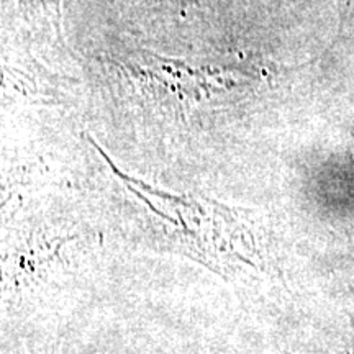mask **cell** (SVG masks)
Wrapping results in <instances>:
<instances>
[{
  "label": "cell",
  "mask_w": 354,
  "mask_h": 354,
  "mask_svg": "<svg viewBox=\"0 0 354 354\" xmlns=\"http://www.w3.org/2000/svg\"><path fill=\"white\" fill-rule=\"evenodd\" d=\"M8 354H37V353H25V351H17V353H8Z\"/></svg>",
  "instance_id": "obj_1"
}]
</instances>
